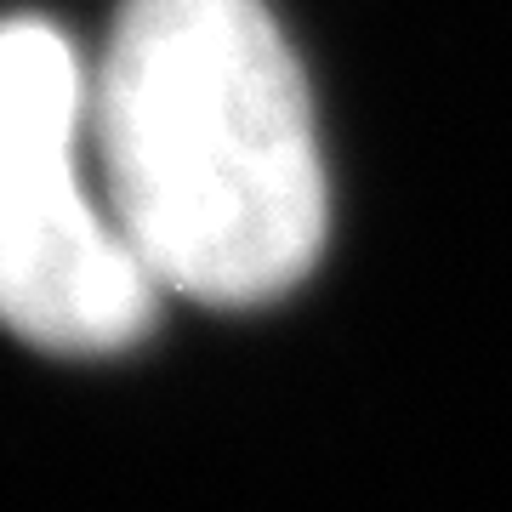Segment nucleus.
Here are the masks:
<instances>
[{
	"label": "nucleus",
	"mask_w": 512,
	"mask_h": 512,
	"mask_svg": "<svg viewBox=\"0 0 512 512\" xmlns=\"http://www.w3.org/2000/svg\"><path fill=\"white\" fill-rule=\"evenodd\" d=\"M86 120L103 200L160 291L256 308L319 262L308 80L262 0H126Z\"/></svg>",
	"instance_id": "obj_1"
},
{
	"label": "nucleus",
	"mask_w": 512,
	"mask_h": 512,
	"mask_svg": "<svg viewBox=\"0 0 512 512\" xmlns=\"http://www.w3.org/2000/svg\"><path fill=\"white\" fill-rule=\"evenodd\" d=\"M86 103L57 23H0V325L52 353L131 348L165 296L103 200Z\"/></svg>",
	"instance_id": "obj_2"
}]
</instances>
